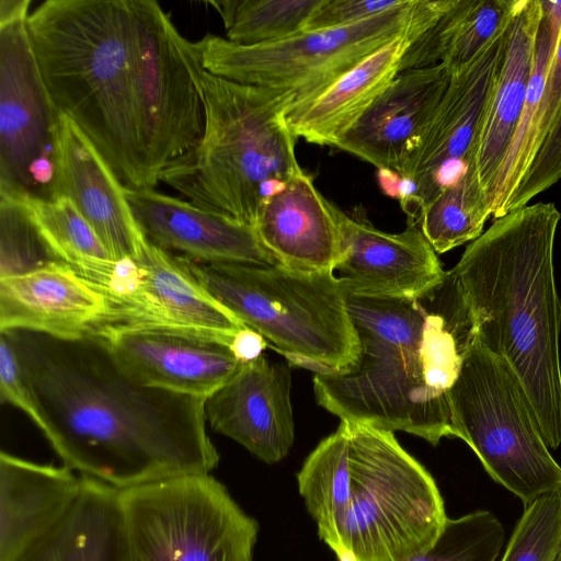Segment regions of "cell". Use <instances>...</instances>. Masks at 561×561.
<instances>
[{
  "instance_id": "e0dca14e",
  "label": "cell",
  "mask_w": 561,
  "mask_h": 561,
  "mask_svg": "<svg viewBox=\"0 0 561 561\" xmlns=\"http://www.w3.org/2000/svg\"><path fill=\"white\" fill-rule=\"evenodd\" d=\"M53 157L48 198L67 197L73 202L112 260L136 256L146 237L135 219L125 186L80 127L60 112Z\"/></svg>"
},
{
  "instance_id": "d6a6232c",
  "label": "cell",
  "mask_w": 561,
  "mask_h": 561,
  "mask_svg": "<svg viewBox=\"0 0 561 561\" xmlns=\"http://www.w3.org/2000/svg\"><path fill=\"white\" fill-rule=\"evenodd\" d=\"M561 548V489L524 506L500 561H552Z\"/></svg>"
},
{
  "instance_id": "8d00e7d4",
  "label": "cell",
  "mask_w": 561,
  "mask_h": 561,
  "mask_svg": "<svg viewBox=\"0 0 561 561\" xmlns=\"http://www.w3.org/2000/svg\"><path fill=\"white\" fill-rule=\"evenodd\" d=\"M561 112V33L553 55L545 91L538 107L533 137L534 160L550 136ZM534 162V161H533Z\"/></svg>"
},
{
  "instance_id": "ffe728a7",
  "label": "cell",
  "mask_w": 561,
  "mask_h": 561,
  "mask_svg": "<svg viewBox=\"0 0 561 561\" xmlns=\"http://www.w3.org/2000/svg\"><path fill=\"white\" fill-rule=\"evenodd\" d=\"M125 192L146 239L165 251L203 263L279 265L252 226L154 188Z\"/></svg>"
},
{
  "instance_id": "277c9868",
  "label": "cell",
  "mask_w": 561,
  "mask_h": 561,
  "mask_svg": "<svg viewBox=\"0 0 561 561\" xmlns=\"http://www.w3.org/2000/svg\"><path fill=\"white\" fill-rule=\"evenodd\" d=\"M298 490L320 539L339 561H408L447 520L427 469L393 432L341 421L309 454Z\"/></svg>"
},
{
  "instance_id": "7c38bea8",
  "label": "cell",
  "mask_w": 561,
  "mask_h": 561,
  "mask_svg": "<svg viewBox=\"0 0 561 561\" xmlns=\"http://www.w3.org/2000/svg\"><path fill=\"white\" fill-rule=\"evenodd\" d=\"M72 270L106 302L105 316L93 334L125 328L172 327L233 337L247 328L199 284L182 256L147 239L136 256L98 260Z\"/></svg>"
},
{
  "instance_id": "6da1fadb",
  "label": "cell",
  "mask_w": 561,
  "mask_h": 561,
  "mask_svg": "<svg viewBox=\"0 0 561 561\" xmlns=\"http://www.w3.org/2000/svg\"><path fill=\"white\" fill-rule=\"evenodd\" d=\"M1 334L16 354L32 421L64 466L118 490L217 467L205 399L140 383L95 334Z\"/></svg>"
},
{
  "instance_id": "484cf974",
  "label": "cell",
  "mask_w": 561,
  "mask_h": 561,
  "mask_svg": "<svg viewBox=\"0 0 561 561\" xmlns=\"http://www.w3.org/2000/svg\"><path fill=\"white\" fill-rule=\"evenodd\" d=\"M81 477L67 511L14 561H130L119 490Z\"/></svg>"
},
{
  "instance_id": "2e32d148",
  "label": "cell",
  "mask_w": 561,
  "mask_h": 561,
  "mask_svg": "<svg viewBox=\"0 0 561 561\" xmlns=\"http://www.w3.org/2000/svg\"><path fill=\"white\" fill-rule=\"evenodd\" d=\"M341 232L335 275L347 295L368 298H417L445 275L420 221L389 233L365 219L348 216L334 205Z\"/></svg>"
},
{
  "instance_id": "7402d4cb",
  "label": "cell",
  "mask_w": 561,
  "mask_h": 561,
  "mask_svg": "<svg viewBox=\"0 0 561 561\" xmlns=\"http://www.w3.org/2000/svg\"><path fill=\"white\" fill-rule=\"evenodd\" d=\"M105 312L104 297L58 261L0 278V333L24 330L81 337L94 333Z\"/></svg>"
},
{
  "instance_id": "8fae6325",
  "label": "cell",
  "mask_w": 561,
  "mask_h": 561,
  "mask_svg": "<svg viewBox=\"0 0 561 561\" xmlns=\"http://www.w3.org/2000/svg\"><path fill=\"white\" fill-rule=\"evenodd\" d=\"M139 37V103L147 183L193 149L204 130L201 75L195 42L178 31L153 0H134Z\"/></svg>"
},
{
  "instance_id": "52a82bcc",
  "label": "cell",
  "mask_w": 561,
  "mask_h": 561,
  "mask_svg": "<svg viewBox=\"0 0 561 561\" xmlns=\"http://www.w3.org/2000/svg\"><path fill=\"white\" fill-rule=\"evenodd\" d=\"M183 259L219 304L291 364L334 374L357 363V332L334 273Z\"/></svg>"
},
{
  "instance_id": "9c48e42d",
  "label": "cell",
  "mask_w": 561,
  "mask_h": 561,
  "mask_svg": "<svg viewBox=\"0 0 561 561\" xmlns=\"http://www.w3.org/2000/svg\"><path fill=\"white\" fill-rule=\"evenodd\" d=\"M130 561H253L257 522L210 473L119 490Z\"/></svg>"
},
{
  "instance_id": "d4e9b609",
  "label": "cell",
  "mask_w": 561,
  "mask_h": 561,
  "mask_svg": "<svg viewBox=\"0 0 561 561\" xmlns=\"http://www.w3.org/2000/svg\"><path fill=\"white\" fill-rule=\"evenodd\" d=\"M82 477L70 468L0 454V561H14L77 497Z\"/></svg>"
},
{
  "instance_id": "74e56055",
  "label": "cell",
  "mask_w": 561,
  "mask_h": 561,
  "mask_svg": "<svg viewBox=\"0 0 561 561\" xmlns=\"http://www.w3.org/2000/svg\"><path fill=\"white\" fill-rule=\"evenodd\" d=\"M0 399L22 410L32 420L31 397L16 354L4 334L0 336Z\"/></svg>"
},
{
  "instance_id": "836d02e7",
  "label": "cell",
  "mask_w": 561,
  "mask_h": 561,
  "mask_svg": "<svg viewBox=\"0 0 561 561\" xmlns=\"http://www.w3.org/2000/svg\"><path fill=\"white\" fill-rule=\"evenodd\" d=\"M0 278L30 272L55 261L13 196L0 193Z\"/></svg>"
},
{
  "instance_id": "f1b7e54d",
  "label": "cell",
  "mask_w": 561,
  "mask_h": 561,
  "mask_svg": "<svg viewBox=\"0 0 561 561\" xmlns=\"http://www.w3.org/2000/svg\"><path fill=\"white\" fill-rule=\"evenodd\" d=\"M11 196L20 203L41 242L55 261L75 268L89 262L111 259L93 228L69 198L50 199L28 194Z\"/></svg>"
},
{
  "instance_id": "f546056e",
  "label": "cell",
  "mask_w": 561,
  "mask_h": 561,
  "mask_svg": "<svg viewBox=\"0 0 561 561\" xmlns=\"http://www.w3.org/2000/svg\"><path fill=\"white\" fill-rule=\"evenodd\" d=\"M491 216L488 198L467 170L422 208L419 221L434 251L445 253L478 239Z\"/></svg>"
},
{
  "instance_id": "3957f363",
  "label": "cell",
  "mask_w": 561,
  "mask_h": 561,
  "mask_svg": "<svg viewBox=\"0 0 561 561\" xmlns=\"http://www.w3.org/2000/svg\"><path fill=\"white\" fill-rule=\"evenodd\" d=\"M560 220L553 203L513 210L472 241L453 268L478 340L519 378L550 449L561 445V300L553 267Z\"/></svg>"
},
{
  "instance_id": "7a4b0ae2",
  "label": "cell",
  "mask_w": 561,
  "mask_h": 561,
  "mask_svg": "<svg viewBox=\"0 0 561 561\" xmlns=\"http://www.w3.org/2000/svg\"><path fill=\"white\" fill-rule=\"evenodd\" d=\"M360 353L350 369L314 374L317 402L352 424L453 437L449 391L477 340L473 313L454 270L417 298L347 295Z\"/></svg>"
},
{
  "instance_id": "9a60e30c",
  "label": "cell",
  "mask_w": 561,
  "mask_h": 561,
  "mask_svg": "<svg viewBox=\"0 0 561 561\" xmlns=\"http://www.w3.org/2000/svg\"><path fill=\"white\" fill-rule=\"evenodd\" d=\"M122 365L146 386L206 399L242 365L233 337L172 327L106 330L99 334Z\"/></svg>"
},
{
  "instance_id": "30bf717a",
  "label": "cell",
  "mask_w": 561,
  "mask_h": 561,
  "mask_svg": "<svg viewBox=\"0 0 561 561\" xmlns=\"http://www.w3.org/2000/svg\"><path fill=\"white\" fill-rule=\"evenodd\" d=\"M416 1L407 0L350 26L304 31L270 43L241 45L207 34L195 45L206 71L242 84L289 92L296 106L407 32L416 18Z\"/></svg>"
},
{
  "instance_id": "ab89813d",
  "label": "cell",
  "mask_w": 561,
  "mask_h": 561,
  "mask_svg": "<svg viewBox=\"0 0 561 561\" xmlns=\"http://www.w3.org/2000/svg\"><path fill=\"white\" fill-rule=\"evenodd\" d=\"M552 561H561V548Z\"/></svg>"
},
{
  "instance_id": "4316f807",
  "label": "cell",
  "mask_w": 561,
  "mask_h": 561,
  "mask_svg": "<svg viewBox=\"0 0 561 561\" xmlns=\"http://www.w3.org/2000/svg\"><path fill=\"white\" fill-rule=\"evenodd\" d=\"M516 0H450L409 45L400 71L443 64L450 75L467 68L510 24Z\"/></svg>"
},
{
  "instance_id": "d6986e66",
  "label": "cell",
  "mask_w": 561,
  "mask_h": 561,
  "mask_svg": "<svg viewBox=\"0 0 561 561\" xmlns=\"http://www.w3.org/2000/svg\"><path fill=\"white\" fill-rule=\"evenodd\" d=\"M450 82L443 65L400 71L336 148L400 175L420 146Z\"/></svg>"
},
{
  "instance_id": "4dcf8cb0",
  "label": "cell",
  "mask_w": 561,
  "mask_h": 561,
  "mask_svg": "<svg viewBox=\"0 0 561 561\" xmlns=\"http://www.w3.org/2000/svg\"><path fill=\"white\" fill-rule=\"evenodd\" d=\"M322 0L210 1L225 25L226 38L241 45L279 41L305 31Z\"/></svg>"
},
{
  "instance_id": "f35d334b",
  "label": "cell",
  "mask_w": 561,
  "mask_h": 561,
  "mask_svg": "<svg viewBox=\"0 0 561 561\" xmlns=\"http://www.w3.org/2000/svg\"><path fill=\"white\" fill-rule=\"evenodd\" d=\"M266 346L268 344L261 334L252 329L244 328L234 335L230 348L238 360L243 364L263 355Z\"/></svg>"
},
{
  "instance_id": "8992f818",
  "label": "cell",
  "mask_w": 561,
  "mask_h": 561,
  "mask_svg": "<svg viewBox=\"0 0 561 561\" xmlns=\"http://www.w3.org/2000/svg\"><path fill=\"white\" fill-rule=\"evenodd\" d=\"M204 130L159 175L193 205L254 228L264 201L302 171L286 121L289 92L201 75Z\"/></svg>"
},
{
  "instance_id": "d590c367",
  "label": "cell",
  "mask_w": 561,
  "mask_h": 561,
  "mask_svg": "<svg viewBox=\"0 0 561 561\" xmlns=\"http://www.w3.org/2000/svg\"><path fill=\"white\" fill-rule=\"evenodd\" d=\"M407 0H322L305 31L350 26L403 5Z\"/></svg>"
},
{
  "instance_id": "5bb4252c",
  "label": "cell",
  "mask_w": 561,
  "mask_h": 561,
  "mask_svg": "<svg viewBox=\"0 0 561 561\" xmlns=\"http://www.w3.org/2000/svg\"><path fill=\"white\" fill-rule=\"evenodd\" d=\"M510 25V24H508ZM507 27L500 32L450 82L432 122L391 192L409 218L468 169L472 149L491 103L507 45Z\"/></svg>"
},
{
  "instance_id": "5b68a950",
  "label": "cell",
  "mask_w": 561,
  "mask_h": 561,
  "mask_svg": "<svg viewBox=\"0 0 561 561\" xmlns=\"http://www.w3.org/2000/svg\"><path fill=\"white\" fill-rule=\"evenodd\" d=\"M27 28L55 108L80 127L124 186L149 188L134 0H47L30 13Z\"/></svg>"
},
{
  "instance_id": "44dd1931",
  "label": "cell",
  "mask_w": 561,
  "mask_h": 561,
  "mask_svg": "<svg viewBox=\"0 0 561 561\" xmlns=\"http://www.w3.org/2000/svg\"><path fill=\"white\" fill-rule=\"evenodd\" d=\"M439 9L437 0H417L415 21L407 32L364 58L314 98L291 107L286 121L296 138L335 147L397 77L409 45Z\"/></svg>"
},
{
  "instance_id": "e575fe53",
  "label": "cell",
  "mask_w": 561,
  "mask_h": 561,
  "mask_svg": "<svg viewBox=\"0 0 561 561\" xmlns=\"http://www.w3.org/2000/svg\"><path fill=\"white\" fill-rule=\"evenodd\" d=\"M561 180V112L548 139L538 151L526 178L518 187L508 213L527 206L540 193Z\"/></svg>"
},
{
  "instance_id": "ba28073f",
  "label": "cell",
  "mask_w": 561,
  "mask_h": 561,
  "mask_svg": "<svg viewBox=\"0 0 561 561\" xmlns=\"http://www.w3.org/2000/svg\"><path fill=\"white\" fill-rule=\"evenodd\" d=\"M453 437L477 455L490 478L523 505L561 489L552 457L524 387L502 356L477 337L449 391Z\"/></svg>"
},
{
  "instance_id": "4fadbf2b",
  "label": "cell",
  "mask_w": 561,
  "mask_h": 561,
  "mask_svg": "<svg viewBox=\"0 0 561 561\" xmlns=\"http://www.w3.org/2000/svg\"><path fill=\"white\" fill-rule=\"evenodd\" d=\"M30 4L0 1V193L48 198L58 111L30 38Z\"/></svg>"
},
{
  "instance_id": "1f68e13d",
  "label": "cell",
  "mask_w": 561,
  "mask_h": 561,
  "mask_svg": "<svg viewBox=\"0 0 561 561\" xmlns=\"http://www.w3.org/2000/svg\"><path fill=\"white\" fill-rule=\"evenodd\" d=\"M504 539L499 518L479 510L447 518L434 543L408 561H497Z\"/></svg>"
},
{
  "instance_id": "83f0119b",
  "label": "cell",
  "mask_w": 561,
  "mask_h": 561,
  "mask_svg": "<svg viewBox=\"0 0 561 561\" xmlns=\"http://www.w3.org/2000/svg\"><path fill=\"white\" fill-rule=\"evenodd\" d=\"M542 18L537 33L526 102L492 191V217L508 214V206L533 161V137L538 107L561 33V1H541Z\"/></svg>"
},
{
  "instance_id": "ac0fdd59",
  "label": "cell",
  "mask_w": 561,
  "mask_h": 561,
  "mask_svg": "<svg viewBox=\"0 0 561 561\" xmlns=\"http://www.w3.org/2000/svg\"><path fill=\"white\" fill-rule=\"evenodd\" d=\"M290 386L289 366L261 355L243 363L205 399L206 422L264 462L275 463L295 439Z\"/></svg>"
},
{
  "instance_id": "603a6c76",
  "label": "cell",
  "mask_w": 561,
  "mask_h": 561,
  "mask_svg": "<svg viewBox=\"0 0 561 561\" xmlns=\"http://www.w3.org/2000/svg\"><path fill=\"white\" fill-rule=\"evenodd\" d=\"M254 229L279 265L302 272H332L341 256L334 204L302 170L264 201Z\"/></svg>"
},
{
  "instance_id": "cb8c5ba5",
  "label": "cell",
  "mask_w": 561,
  "mask_h": 561,
  "mask_svg": "<svg viewBox=\"0 0 561 561\" xmlns=\"http://www.w3.org/2000/svg\"><path fill=\"white\" fill-rule=\"evenodd\" d=\"M542 13L541 0H516L502 70L468 163L491 210L496 174L525 106Z\"/></svg>"
}]
</instances>
